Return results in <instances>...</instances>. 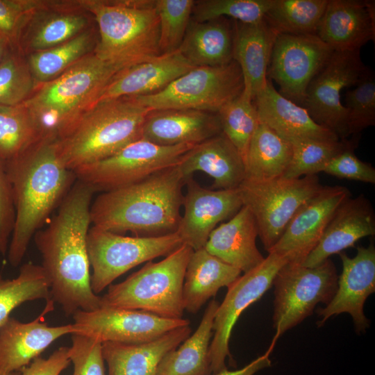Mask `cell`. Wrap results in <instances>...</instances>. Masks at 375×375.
<instances>
[{
	"label": "cell",
	"mask_w": 375,
	"mask_h": 375,
	"mask_svg": "<svg viewBox=\"0 0 375 375\" xmlns=\"http://www.w3.org/2000/svg\"><path fill=\"white\" fill-rule=\"evenodd\" d=\"M222 132L217 113L191 109L151 111L141 138L160 146L198 144Z\"/></svg>",
	"instance_id": "obj_24"
},
{
	"label": "cell",
	"mask_w": 375,
	"mask_h": 375,
	"mask_svg": "<svg viewBox=\"0 0 375 375\" xmlns=\"http://www.w3.org/2000/svg\"><path fill=\"white\" fill-rule=\"evenodd\" d=\"M233 60L243 78L244 90L253 101L267 85V69L277 33L265 19L255 24L233 20Z\"/></svg>",
	"instance_id": "obj_29"
},
{
	"label": "cell",
	"mask_w": 375,
	"mask_h": 375,
	"mask_svg": "<svg viewBox=\"0 0 375 375\" xmlns=\"http://www.w3.org/2000/svg\"><path fill=\"white\" fill-rule=\"evenodd\" d=\"M190 333V326H186L146 342L102 343V356L108 366V375H156L162 359L178 347Z\"/></svg>",
	"instance_id": "obj_27"
},
{
	"label": "cell",
	"mask_w": 375,
	"mask_h": 375,
	"mask_svg": "<svg viewBox=\"0 0 375 375\" xmlns=\"http://www.w3.org/2000/svg\"><path fill=\"white\" fill-rule=\"evenodd\" d=\"M15 218L11 183L5 161L0 158V253H7Z\"/></svg>",
	"instance_id": "obj_48"
},
{
	"label": "cell",
	"mask_w": 375,
	"mask_h": 375,
	"mask_svg": "<svg viewBox=\"0 0 375 375\" xmlns=\"http://www.w3.org/2000/svg\"><path fill=\"white\" fill-rule=\"evenodd\" d=\"M194 2V0H156L161 54L172 53L180 47L190 24Z\"/></svg>",
	"instance_id": "obj_43"
},
{
	"label": "cell",
	"mask_w": 375,
	"mask_h": 375,
	"mask_svg": "<svg viewBox=\"0 0 375 375\" xmlns=\"http://www.w3.org/2000/svg\"><path fill=\"white\" fill-rule=\"evenodd\" d=\"M355 88L345 94L349 136H356L375 124V78L374 72L365 69Z\"/></svg>",
	"instance_id": "obj_44"
},
{
	"label": "cell",
	"mask_w": 375,
	"mask_h": 375,
	"mask_svg": "<svg viewBox=\"0 0 375 375\" xmlns=\"http://www.w3.org/2000/svg\"><path fill=\"white\" fill-rule=\"evenodd\" d=\"M122 69L92 53L56 78L38 85L23 104L41 138L58 140L67 134Z\"/></svg>",
	"instance_id": "obj_4"
},
{
	"label": "cell",
	"mask_w": 375,
	"mask_h": 375,
	"mask_svg": "<svg viewBox=\"0 0 375 375\" xmlns=\"http://www.w3.org/2000/svg\"><path fill=\"white\" fill-rule=\"evenodd\" d=\"M57 141L42 138L21 154L5 161L15 210L7 251L12 267L20 264L31 238L76 181L74 172L60 160Z\"/></svg>",
	"instance_id": "obj_2"
},
{
	"label": "cell",
	"mask_w": 375,
	"mask_h": 375,
	"mask_svg": "<svg viewBox=\"0 0 375 375\" xmlns=\"http://www.w3.org/2000/svg\"><path fill=\"white\" fill-rule=\"evenodd\" d=\"M324 186L317 175L283 176L262 182L243 181L238 188L243 206L256 220L258 236L268 252L299 208Z\"/></svg>",
	"instance_id": "obj_10"
},
{
	"label": "cell",
	"mask_w": 375,
	"mask_h": 375,
	"mask_svg": "<svg viewBox=\"0 0 375 375\" xmlns=\"http://www.w3.org/2000/svg\"><path fill=\"white\" fill-rule=\"evenodd\" d=\"M46 0H0V34L14 45L31 15Z\"/></svg>",
	"instance_id": "obj_47"
},
{
	"label": "cell",
	"mask_w": 375,
	"mask_h": 375,
	"mask_svg": "<svg viewBox=\"0 0 375 375\" xmlns=\"http://www.w3.org/2000/svg\"><path fill=\"white\" fill-rule=\"evenodd\" d=\"M70 363L69 347H60L48 358H35L22 369L21 375H60Z\"/></svg>",
	"instance_id": "obj_49"
},
{
	"label": "cell",
	"mask_w": 375,
	"mask_h": 375,
	"mask_svg": "<svg viewBox=\"0 0 375 375\" xmlns=\"http://www.w3.org/2000/svg\"><path fill=\"white\" fill-rule=\"evenodd\" d=\"M268 253L259 265L239 276L228 288L217 309L209 349L210 373L227 369L225 361L227 357L231 358L228 345L235 324L242 312L269 290L278 271L288 262L286 258L278 253Z\"/></svg>",
	"instance_id": "obj_14"
},
{
	"label": "cell",
	"mask_w": 375,
	"mask_h": 375,
	"mask_svg": "<svg viewBox=\"0 0 375 375\" xmlns=\"http://www.w3.org/2000/svg\"><path fill=\"white\" fill-rule=\"evenodd\" d=\"M269 353L267 352V353L258 357L249 364L240 369L229 371L227 369L210 375H253L258 371L271 366L272 362L269 358Z\"/></svg>",
	"instance_id": "obj_50"
},
{
	"label": "cell",
	"mask_w": 375,
	"mask_h": 375,
	"mask_svg": "<svg viewBox=\"0 0 375 375\" xmlns=\"http://www.w3.org/2000/svg\"><path fill=\"white\" fill-rule=\"evenodd\" d=\"M351 140H307L292 145V155L283 177L299 178L324 172L329 161Z\"/></svg>",
	"instance_id": "obj_41"
},
{
	"label": "cell",
	"mask_w": 375,
	"mask_h": 375,
	"mask_svg": "<svg viewBox=\"0 0 375 375\" xmlns=\"http://www.w3.org/2000/svg\"><path fill=\"white\" fill-rule=\"evenodd\" d=\"M292 155V144L260 122L244 159V181L262 182L283 176Z\"/></svg>",
	"instance_id": "obj_34"
},
{
	"label": "cell",
	"mask_w": 375,
	"mask_h": 375,
	"mask_svg": "<svg viewBox=\"0 0 375 375\" xmlns=\"http://www.w3.org/2000/svg\"><path fill=\"white\" fill-rule=\"evenodd\" d=\"M94 192L90 186L76 180L49 225L34 235L51 299L60 305L67 316L101 306V297L91 288L87 248Z\"/></svg>",
	"instance_id": "obj_1"
},
{
	"label": "cell",
	"mask_w": 375,
	"mask_h": 375,
	"mask_svg": "<svg viewBox=\"0 0 375 375\" xmlns=\"http://www.w3.org/2000/svg\"><path fill=\"white\" fill-rule=\"evenodd\" d=\"M375 235V214L363 195L345 199L337 208L316 247L302 265L317 266L336 253L353 247L361 238Z\"/></svg>",
	"instance_id": "obj_23"
},
{
	"label": "cell",
	"mask_w": 375,
	"mask_h": 375,
	"mask_svg": "<svg viewBox=\"0 0 375 375\" xmlns=\"http://www.w3.org/2000/svg\"><path fill=\"white\" fill-rule=\"evenodd\" d=\"M196 144L160 146L142 138L115 154L74 171L76 180L95 192H106L141 181L180 163Z\"/></svg>",
	"instance_id": "obj_12"
},
{
	"label": "cell",
	"mask_w": 375,
	"mask_h": 375,
	"mask_svg": "<svg viewBox=\"0 0 375 375\" xmlns=\"http://www.w3.org/2000/svg\"><path fill=\"white\" fill-rule=\"evenodd\" d=\"M328 0H273L264 19L277 34L317 35Z\"/></svg>",
	"instance_id": "obj_36"
},
{
	"label": "cell",
	"mask_w": 375,
	"mask_h": 375,
	"mask_svg": "<svg viewBox=\"0 0 375 375\" xmlns=\"http://www.w3.org/2000/svg\"><path fill=\"white\" fill-rule=\"evenodd\" d=\"M233 20L226 17L189 24L178 48L194 67H217L233 60Z\"/></svg>",
	"instance_id": "obj_32"
},
{
	"label": "cell",
	"mask_w": 375,
	"mask_h": 375,
	"mask_svg": "<svg viewBox=\"0 0 375 375\" xmlns=\"http://www.w3.org/2000/svg\"><path fill=\"white\" fill-rule=\"evenodd\" d=\"M272 2L273 0L195 1L192 14L194 21L197 22L229 17L241 23L255 24L264 19Z\"/></svg>",
	"instance_id": "obj_42"
},
{
	"label": "cell",
	"mask_w": 375,
	"mask_h": 375,
	"mask_svg": "<svg viewBox=\"0 0 375 375\" xmlns=\"http://www.w3.org/2000/svg\"><path fill=\"white\" fill-rule=\"evenodd\" d=\"M36 86L26 57L11 44L0 62V105L23 104Z\"/></svg>",
	"instance_id": "obj_40"
},
{
	"label": "cell",
	"mask_w": 375,
	"mask_h": 375,
	"mask_svg": "<svg viewBox=\"0 0 375 375\" xmlns=\"http://www.w3.org/2000/svg\"><path fill=\"white\" fill-rule=\"evenodd\" d=\"M183 244L176 232L160 236H124L92 226L87 236L91 288L98 294L121 275Z\"/></svg>",
	"instance_id": "obj_9"
},
{
	"label": "cell",
	"mask_w": 375,
	"mask_h": 375,
	"mask_svg": "<svg viewBox=\"0 0 375 375\" xmlns=\"http://www.w3.org/2000/svg\"><path fill=\"white\" fill-rule=\"evenodd\" d=\"M194 67L178 49L161 54L119 70L103 90L97 102L157 93Z\"/></svg>",
	"instance_id": "obj_25"
},
{
	"label": "cell",
	"mask_w": 375,
	"mask_h": 375,
	"mask_svg": "<svg viewBox=\"0 0 375 375\" xmlns=\"http://www.w3.org/2000/svg\"><path fill=\"white\" fill-rule=\"evenodd\" d=\"M356 138L328 163L324 172L331 176L367 183H375V169L369 163L362 161L354 153Z\"/></svg>",
	"instance_id": "obj_46"
},
{
	"label": "cell",
	"mask_w": 375,
	"mask_h": 375,
	"mask_svg": "<svg viewBox=\"0 0 375 375\" xmlns=\"http://www.w3.org/2000/svg\"><path fill=\"white\" fill-rule=\"evenodd\" d=\"M95 24L77 0H46L31 15L13 46L27 56L63 43Z\"/></svg>",
	"instance_id": "obj_18"
},
{
	"label": "cell",
	"mask_w": 375,
	"mask_h": 375,
	"mask_svg": "<svg viewBox=\"0 0 375 375\" xmlns=\"http://www.w3.org/2000/svg\"><path fill=\"white\" fill-rule=\"evenodd\" d=\"M317 35L333 51H360L374 40V1L328 0Z\"/></svg>",
	"instance_id": "obj_22"
},
{
	"label": "cell",
	"mask_w": 375,
	"mask_h": 375,
	"mask_svg": "<svg viewBox=\"0 0 375 375\" xmlns=\"http://www.w3.org/2000/svg\"><path fill=\"white\" fill-rule=\"evenodd\" d=\"M351 192L344 186H324L296 212L274 246L288 262L302 264L322 238L338 206Z\"/></svg>",
	"instance_id": "obj_17"
},
{
	"label": "cell",
	"mask_w": 375,
	"mask_h": 375,
	"mask_svg": "<svg viewBox=\"0 0 375 375\" xmlns=\"http://www.w3.org/2000/svg\"><path fill=\"white\" fill-rule=\"evenodd\" d=\"M94 17L98 42L94 53L122 68L161 55L156 0H77Z\"/></svg>",
	"instance_id": "obj_5"
},
{
	"label": "cell",
	"mask_w": 375,
	"mask_h": 375,
	"mask_svg": "<svg viewBox=\"0 0 375 375\" xmlns=\"http://www.w3.org/2000/svg\"><path fill=\"white\" fill-rule=\"evenodd\" d=\"M338 254L342 263V273L331 301L317 310L321 317L317 326L324 325L332 316L347 312L352 317L356 332L362 333L369 324L364 314V304L375 291V247L372 243L367 247H358L353 258L344 252Z\"/></svg>",
	"instance_id": "obj_19"
},
{
	"label": "cell",
	"mask_w": 375,
	"mask_h": 375,
	"mask_svg": "<svg viewBox=\"0 0 375 375\" xmlns=\"http://www.w3.org/2000/svg\"><path fill=\"white\" fill-rule=\"evenodd\" d=\"M258 230L250 210L242 206L228 222L210 234L204 249L223 262L246 273L265 259L256 246Z\"/></svg>",
	"instance_id": "obj_30"
},
{
	"label": "cell",
	"mask_w": 375,
	"mask_h": 375,
	"mask_svg": "<svg viewBox=\"0 0 375 375\" xmlns=\"http://www.w3.org/2000/svg\"><path fill=\"white\" fill-rule=\"evenodd\" d=\"M41 138L37 124L24 105H0V158L10 160Z\"/></svg>",
	"instance_id": "obj_38"
},
{
	"label": "cell",
	"mask_w": 375,
	"mask_h": 375,
	"mask_svg": "<svg viewBox=\"0 0 375 375\" xmlns=\"http://www.w3.org/2000/svg\"><path fill=\"white\" fill-rule=\"evenodd\" d=\"M185 179L195 172L213 178L212 188L236 189L244 180V162L240 153L222 132L196 144L178 164Z\"/></svg>",
	"instance_id": "obj_28"
},
{
	"label": "cell",
	"mask_w": 375,
	"mask_h": 375,
	"mask_svg": "<svg viewBox=\"0 0 375 375\" xmlns=\"http://www.w3.org/2000/svg\"><path fill=\"white\" fill-rule=\"evenodd\" d=\"M193 249L183 244L158 262L149 261L124 281L111 284L101 307L140 310L167 318H183V285Z\"/></svg>",
	"instance_id": "obj_7"
},
{
	"label": "cell",
	"mask_w": 375,
	"mask_h": 375,
	"mask_svg": "<svg viewBox=\"0 0 375 375\" xmlns=\"http://www.w3.org/2000/svg\"><path fill=\"white\" fill-rule=\"evenodd\" d=\"M186 180L178 164L138 183L103 192L90 206L92 226L121 234L160 236L177 230Z\"/></svg>",
	"instance_id": "obj_3"
},
{
	"label": "cell",
	"mask_w": 375,
	"mask_h": 375,
	"mask_svg": "<svg viewBox=\"0 0 375 375\" xmlns=\"http://www.w3.org/2000/svg\"><path fill=\"white\" fill-rule=\"evenodd\" d=\"M97 42L98 31L95 24L63 43L26 56L37 85L56 78L94 53Z\"/></svg>",
	"instance_id": "obj_35"
},
{
	"label": "cell",
	"mask_w": 375,
	"mask_h": 375,
	"mask_svg": "<svg viewBox=\"0 0 375 375\" xmlns=\"http://www.w3.org/2000/svg\"><path fill=\"white\" fill-rule=\"evenodd\" d=\"M244 90L238 64L195 67L176 78L161 91L131 97L149 112L165 109H191L217 113Z\"/></svg>",
	"instance_id": "obj_8"
},
{
	"label": "cell",
	"mask_w": 375,
	"mask_h": 375,
	"mask_svg": "<svg viewBox=\"0 0 375 375\" xmlns=\"http://www.w3.org/2000/svg\"><path fill=\"white\" fill-rule=\"evenodd\" d=\"M10 45L8 39L0 34V62Z\"/></svg>",
	"instance_id": "obj_51"
},
{
	"label": "cell",
	"mask_w": 375,
	"mask_h": 375,
	"mask_svg": "<svg viewBox=\"0 0 375 375\" xmlns=\"http://www.w3.org/2000/svg\"><path fill=\"white\" fill-rule=\"evenodd\" d=\"M149 112L131 97L97 102L57 141L60 161L74 172L115 154L141 138Z\"/></svg>",
	"instance_id": "obj_6"
},
{
	"label": "cell",
	"mask_w": 375,
	"mask_h": 375,
	"mask_svg": "<svg viewBox=\"0 0 375 375\" xmlns=\"http://www.w3.org/2000/svg\"><path fill=\"white\" fill-rule=\"evenodd\" d=\"M42 312L34 320L22 322L10 317L0 326V375H13L28 365L54 341L73 334L72 324L49 326L44 315L53 309L49 299Z\"/></svg>",
	"instance_id": "obj_21"
},
{
	"label": "cell",
	"mask_w": 375,
	"mask_h": 375,
	"mask_svg": "<svg viewBox=\"0 0 375 375\" xmlns=\"http://www.w3.org/2000/svg\"><path fill=\"white\" fill-rule=\"evenodd\" d=\"M242 272L204 248L193 251L185 270L183 285L184 310L197 313L222 287L228 288Z\"/></svg>",
	"instance_id": "obj_31"
},
{
	"label": "cell",
	"mask_w": 375,
	"mask_h": 375,
	"mask_svg": "<svg viewBox=\"0 0 375 375\" xmlns=\"http://www.w3.org/2000/svg\"><path fill=\"white\" fill-rule=\"evenodd\" d=\"M73 334L100 342L142 343L174 329L190 326L184 318H167L140 310L100 307L73 315Z\"/></svg>",
	"instance_id": "obj_16"
},
{
	"label": "cell",
	"mask_w": 375,
	"mask_h": 375,
	"mask_svg": "<svg viewBox=\"0 0 375 375\" xmlns=\"http://www.w3.org/2000/svg\"><path fill=\"white\" fill-rule=\"evenodd\" d=\"M37 299H51L49 283L41 265L27 262L12 279L0 274V326L17 307Z\"/></svg>",
	"instance_id": "obj_37"
},
{
	"label": "cell",
	"mask_w": 375,
	"mask_h": 375,
	"mask_svg": "<svg viewBox=\"0 0 375 375\" xmlns=\"http://www.w3.org/2000/svg\"><path fill=\"white\" fill-rule=\"evenodd\" d=\"M367 67L360 51H334L307 88L302 107L316 123L341 140L349 136L347 110L340 93L344 88L354 86Z\"/></svg>",
	"instance_id": "obj_13"
},
{
	"label": "cell",
	"mask_w": 375,
	"mask_h": 375,
	"mask_svg": "<svg viewBox=\"0 0 375 375\" xmlns=\"http://www.w3.org/2000/svg\"><path fill=\"white\" fill-rule=\"evenodd\" d=\"M338 278L335 265L329 258L312 267L285 264L272 284L273 327L276 331L273 343L310 315L318 303L327 304L336 291Z\"/></svg>",
	"instance_id": "obj_11"
},
{
	"label": "cell",
	"mask_w": 375,
	"mask_h": 375,
	"mask_svg": "<svg viewBox=\"0 0 375 375\" xmlns=\"http://www.w3.org/2000/svg\"><path fill=\"white\" fill-rule=\"evenodd\" d=\"M183 195V215L176 230L183 244L193 251L204 247L217 225L234 216L243 206L238 188L209 190L202 188L192 177L187 179Z\"/></svg>",
	"instance_id": "obj_20"
},
{
	"label": "cell",
	"mask_w": 375,
	"mask_h": 375,
	"mask_svg": "<svg viewBox=\"0 0 375 375\" xmlns=\"http://www.w3.org/2000/svg\"><path fill=\"white\" fill-rule=\"evenodd\" d=\"M222 133L235 147L244 162L251 139L260 122L254 101L243 91L217 112Z\"/></svg>",
	"instance_id": "obj_39"
},
{
	"label": "cell",
	"mask_w": 375,
	"mask_h": 375,
	"mask_svg": "<svg viewBox=\"0 0 375 375\" xmlns=\"http://www.w3.org/2000/svg\"><path fill=\"white\" fill-rule=\"evenodd\" d=\"M259 122L293 144L307 140H338L316 123L303 107L281 95L268 79L254 100Z\"/></svg>",
	"instance_id": "obj_26"
},
{
	"label": "cell",
	"mask_w": 375,
	"mask_h": 375,
	"mask_svg": "<svg viewBox=\"0 0 375 375\" xmlns=\"http://www.w3.org/2000/svg\"><path fill=\"white\" fill-rule=\"evenodd\" d=\"M333 51L317 35L277 34L267 77L281 95L302 106L310 83Z\"/></svg>",
	"instance_id": "obj_15"
},
{
	"label": "cell",
	"mask_w": 375,
	"mask_h": 375,
	"mask_svg": "<svg viewBox=\"0 0 375 375\" xmlns=\"http://www.w3.org/2000/svg\"><path fill=\"white\" fill-rule=\"evenodd\" d=\"M101 344L87 336L72 334L69 357L72 375H106Z\"/></svg>",
	"instance_id": "obj_45"
},
{
	"label": "cell",
	"mask_w": 375,
	"mask_h": 375,
	"mask_svg": "<svg viewBox=\"0 0 375 375\" xmlns=\"http://www.w3.org/2000/svg\"><path fill=\"white\" fill-rule=\"evenodd\" d=\"M219 303L212 300L197 330L160 361L156 375H210L209 349Z\"/></svg>",
	"instance_id": "obj_33"
}]
</instances>
